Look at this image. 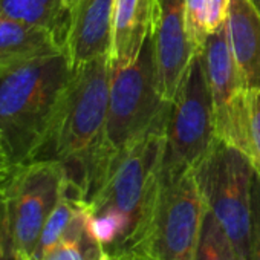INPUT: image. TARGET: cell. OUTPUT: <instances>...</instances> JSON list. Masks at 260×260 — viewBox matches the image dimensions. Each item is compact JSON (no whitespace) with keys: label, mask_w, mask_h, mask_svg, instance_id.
Returning a JSON list of instances; mask_svg holds the SVG:
<instances>
[{"label":"cell","mask_w":260,"mask_h":260,"mask_svg":"<svg viewBox=\"0 0 260 260\" xmlns=\"http://www.w3.org/2000/svg\"><path fill=\"white\" fill-rule=\"evenodd\" d=\"M110 72V55L72 69L57 112L32 158L58 162L64 170L66 191L83 202L93 194L113 155L106 147Z\"/></svg>","instance_id":"cell-1"},{"label":"cell","mask_w":260,"mask_h":260,"mask_svg":"<svg viewBox=\"0 0 260 260\" xmlns=\"http://www.w3.org/2000/svg\"><path fill=\"white\" fill-rule=\"evenodd\" d=\"M71 75L64 48L0 71V137L13 167L32 161Z\"/></svg>","instance_id":"cell-2"},{"label":"cell","mask_w":260,"mask_h":260,"mask_svg":"<svg viewBox=\"0 0 260 260\" xmlns=\"http://www.w3.org/2000/svg\"><path fill=\"white\" fill-rule=\"evenodd\" d=\"M166 127L167 122L115 152L86 202L90 213L113 211L125 220L127 242L122 254L138 252L147 234L159 190Z\"/></svg>","instance_id":"cell-3"},{"label":"cell","mask_w":260,"mask_h":260,"mask_svg":"<svg viewBox=\"0 0 260 260\" xmlns=\"http://www.w3.org/2000/svg\"><path fill=\"white\" fill-rule=\"evenodd\" d=\"M170 103L164 101L156 80L155 43L152 32L134 61L112 66L106 147L110 153L167 122Z\"/></svg>","instance_id":"cell-4"},{"label":"cell","mask_w":260,"mask_h":260,"mask_svg":"<svg viewBox=\"0 0 260 260\" xmlns=\"http://www.w3.org/2000/svg\"><path fill=\"white\" fill-rule=\"evenodd\" d=\"M217 141L202 52L194 54L170 103L161 172L198 170Z\"/></svg>","instance_id":"cell-5"},{"label":"cell","mask_w":260,"mask_h":260,"mask_svg":"<svg viewBox=\"0 0 260 260\" xmlns=\"http://www.w3.org/2000/svg\"><path fill=\"white\" fill-rule=\"evenodd\" d=\"M205 213L196 170L161 172L150 225L138 252L155 260H194Z\"/></svg>","instance_id":"cell-6"},{"label":"cell","mask_w":260,"mask_h":260,"mask_svg":"<svg viewBox=\"0 0 260 260\" xmlns=\"http://www.w3.org/2000/svg\"><path fill=\"white\" fill-rule=\"evenodd\" d=\"M254 172L251 159L243 152L220 140L196 170L207 210L219 220L245 260H249Z\"/></svg>","instance_id":"cell-7"},{"label":"cell","mask_w":260,"mask_h":260,"mask_svg":"<svg viewBox=\"0 0 260 260\" xmlns=\"http://www.w3.org/2000/svg\"><path fill=\"white\" fill-rule=\"evenodd\" d=\"M66 190L64 170L54 161L16 166L4 191L19 260H29L39 236Z\"/></svg>","instance_id":"cell-8"},{"label":"cell","mask_w":260,"mask_h":260,"mask_svg":"<svg viewBox=\"0 0 260 260\" xmlns=\"http://www.w3.org/2000/svg\"><path fill=\"white\" fill-rule=\"evenodd\" d=\"M202 55L213 100L216 137L251 159L249 89L233 55L226 22L207 37Z\"/></svg>","instance_id":"cell-9"},{"label":"cell","mask_w":260,"mask_h":260,"mask_svg":"<svg viewBox=\"0 0 260 260\" xmlns=\"http://www.w3.org/2000/svg\"><path fill=\"white\" fill-rule=\"evenodd\" d=\"M152 36L156 80L164 101L172 103L194 55L185 19V0H155Z\"/></svg>","instance_id":"cell-10"},{"label":"cell","mask_w":260,"mask_h":260,"mask_svg":"<svg viewBox=\"0 0 260 260\" xmlns=\"http://www.w3.org/2000/svg\"><path fill=\"white\" fill-rule=\"evenodd\" d=\"M113 8L115 0H78L64 45L72 69L110 55Z\"/></svg>","instance_id":"cell-11"},{"label":"cell","mask_w":260,"mask_h":260,"mask_svg":"<svg viewBox=\"0 0 260 260\" xmlns=\"http://www.w3.org/2000/svg\"><path fill=\"white\" fill-rule=\"evenodd\" d=\"M226 32L248 89H260V14L249 0H231Z\"/></svg>","instance_id":"cell-12"},{"label":"cell","mask_w":260,"mask_h":260,"mask_svg":"<svg viewBox=\"0 0 260 260\" xmlns=\"http://www.w3.org/2000/svg\"><path fill=\"white\" fill-rule=\"evenodd\" d=\"M155 0H115L110 63L134 61L152 32Z\"/></svg>","instance_id":"cell-13"},{"label":"cell","mask_w":260,"mask_h":260,"mask_svg":"<svg viewBox=\"0 0 260 260\" xmlns=\"http://www.w3.org/2000/svg\"><path fill=\"white\" fill-rule=\"evenodd\" d=\"M63 48L48 29L29 26L0 13V71Z\"/></svg>","instance_id":"cell-14"},{"label":"cell","mask_w":260,"mask_h":260,"mask_svg":"<svg viewBox=\"0 0 260 260\" xmlns=\"http://www.w3.org/2000/svg\"><path fill=\"white\" fill-rule=\"evenodd\" d=\"M0 13L29 26L48 29L64 48L66 34L61 26L60 0H0Z\"/></svg>","instance_id":"cell-15"},{"label":"cell","mask_w":260,"mask_h":260,"mask_svg":"<svg viewBox=\"0 0 260 260\" xmlns=\"http://www.w3.org/2000/svg\"><path fill=\"white\" fill-rule=\"evenodd\" d=\"M101 252L103 248L89 236L87 207L83 202L63 239L40 260H95Z\"/></svg>","instance_id":"cell-16"},{"label":"cell","mask_w":260,"mask_h":260,"mask_svg":"<svg viewBox=\"0 0 260 260\" xmlns=\"http://www.w3.org/2000/svg\"><path fill=\"white\" fill-rule=\"evenodd\" d=\"M81 205H83V201L71 196L64 190L61 199L58 201L57 207L54 208V211L51 213L49 219L46 220V223L42 230L37 245H36L34 252L29 260H40L63 239V236L66 234L74 217L80 211Z\"/></svg>","instance_id":"cell-17"},{"label":"cell","mask_w":260,"mask_h":260,"mask_svg":"<svg viewBox=\"0 0 260 260\" xmlns=\"http://www.w3.org/2000/svg\"><path fill=\"white\" fill-rule=\"evenodd\" d=\"M194 260H245L219 220L207 210Z\"/></svg>","instance_id":"cell-18"},{"label":"cell","mask_w":260,"mask_h":260,"mask_svg":"<svg viewBox=\"0 0 260 260\" xmlns=\"http://www.w3.org/2000/svg\"><path fill=\"white\" fill-rule=\"evenodd\" d=\"M205 11H207V0H185L187 31L194 54L204 51L208 37L205 28Z\"/></svg>","instance_id":"cell-19"},{"label":"cell","mask_w":260,"mask_h":260,"mask_svg":"<svg viewBox=\"0 0 260 260\" xmlns=\"http://www.w3.org/2000/svg\"><path fill=\"white\" fill-rule=\"evenodd\" d=\"M249 140H251V162L260 175V89H249Z\"/></svg>","instance_id":"cell-20"},{"label":"cell","mask_w":260,"mask_h":260,"mask_svg":"<svg viewBox=\"0 0 260 260\" xmlns=\"http://www.w3.org/2000/svg\"><path fill=\"white\" fill-rule=\"evenodd\" d=\"M249 260H260V175L254 172L251 187V236Z\"/></svg>","instance_id":"cell-21"},{"label":"cell","mask_w":260,"mask_h":260,"mask_svg":"<svg viewBox=\"0 0 260 260\" xmlns=\"http://www.w3.org/2000/svg\"><path fill=\"white\" fill-rule=\"evenodd\" d=\"M0 260H19L11 234L8 207L4 188H0Z\"/></svg>","instance_id":"cell-22"},{"label":"cell","mask_w":260,"mask_h":260,"mask_svg":"<svg viewBox=\"0 0 260 260\" xmlns=\"http://www.w3.org/2000/svg\"><path fill=\"white\" fill-rule=\"evenodd\" d=\"M231 0H207L205 11V28L208 36L220 29L228 17Z\"/></svg>","instance_id":"cell-23"},{"label":"cell","mask_w":260,"mask_h":260,"mask_svg":"<svg viewBox=\"0 0 260 260\" xmlns=\"http://www.w3.org/2000/svg\"><path fill=\"white\" fill-rule=\"evenodd\" d=\"M13 164L8 158V153L5 150V146H4V141H2V137H0V188H4L7 181L10 179V175L13 172Z\"/></svg>","instance_id":"cell-24"},{"label":"cell","mask_w":260,"mask_h":260,"mask_svg":"<svg viewBox=\"0 0 260 260\" xmlns=\"http://www.w3.org/2000/svg\"><path fill=\"white\" fill-rule=\"evenodd\" d=\"M78 4V0H60V14H61V26L64 29V34L68 37V31H69V23H71V17L72 13L75 10ZM66 45V43H64Z\"/></svg>","instance_id":"cell-25"},{"label":"cell","mask_w":260,"mask_h":260,"mask_svg":"<svg viewBox=\"0 0 260 260\" xmlns=\"http://www.w3.org/2000/svg\"><path fill=\"white\" fill-rule=\"evenodd\" d=\"M113 260H155V258H152L146 254H141V252H128V254L113 257Z\"/></svg>","instance_id":"cell-26"},{"label":"cell","mask_w":260,"mask_h":260,"mask_svg":"<svg viewBox=\"0 0 260 260\" xmlns=\"http://www.w3.org/2000/svg\"><path fill=\"white\" fill-rule=\"evenodd\" d=\"M95 260H113V257H112L110 254H107L106 251H103L101 255H100L98 258H95Z\"/></svg>","instance_id":"cell-27"},{"label":"cell","mask_w":260,"mask_h":260,"mask_svg":"<svg viewBox=\"0 0 260 260\" xmlns=\"http://www.w3.org/2000/svg\"><path fill=\"white\" fill-rule=\"evenodd\" d=\"M249 2L254 5V8L258 11V14H260V0H249Z\"/></svg>","instance_id":"cell-28"}]
</instances>
